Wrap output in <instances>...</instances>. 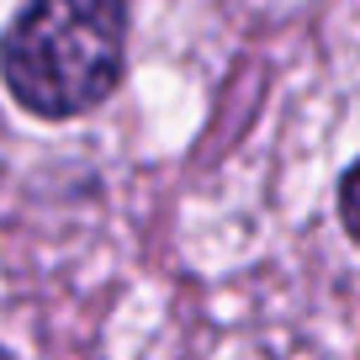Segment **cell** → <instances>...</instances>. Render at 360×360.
Wrapping results in <instances>:
<instances>
[{
  "instance_id": "cell-1",
  "label": "cell",
  "mask_w": 360,
  "mask_h": 360,
  "mask_svg": "<svg viewBox=\"0 0 360 360\" xmlns=\"http://www.w3.org/2000/svg\"><path fill=\"white\" fill-rule=\"evenodd\" d=\"M127 69V0H22L0 32V79L43 122L112 101Z\"/></svg>"
},
{
  "instance_id": "cell-2",
  "label": "cell",
  "mask_w": 360,
  "mask_h": 360,
  "mask_svg": "<svg viewBox=\"0 0 360 360\" xmlns=\"http://www.w3.org/2000/svg\"><path fill=\"white\" fill-rule=\"evenodd\" d=\"M339 217H345V233L355 238V169H345L339 180Z\"/></svg>"
}]
</instances>
